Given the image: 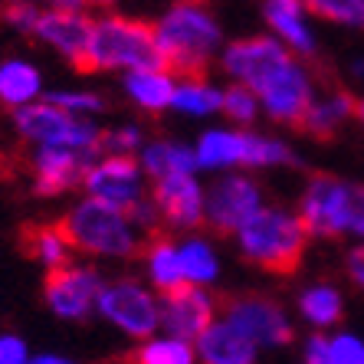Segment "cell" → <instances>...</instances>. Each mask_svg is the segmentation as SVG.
I'll list each match as a JSON object with an SVG mask.
<instances>
[{"instance_id":"cell-1","label":"cell","mask_w":364,"mask_h":364,"mask_svg":"<svg viewBox=\"0 0 364 364\" xmlns=\"http://www.w3.org/2000/svg\"><path fill=\"white\" fill-rule=\"evenodd\" d=\"M158 46L164 56V76L203 89L220 43V26L203 4H178L164 20H158Z\"/></svg>"},{"instance_id":"cell-2","label":"cell","mask_w":364,"mask_h":364,"mask_svg":"<svg viewBox=\"0 0 364 364\" xmlns=\"http://www.w3.org/2000/svg\"><path fill=\"white\" fill-rule=\"evenodd\" d=\"M53 230L63 240V246L76 250V253L132 256V259L144 256V240H135L132 223L115 207H109L105 200H95V197L63 213L60 220H53Z\"/></svg>"},{"instance_id":"cell-3","label":"cell","mask_w":364,"mask_h":364,"mask_svg":"<svg viewBox=\"0 0 364 364\" xmlns=\"http://www.w3.org/2000/svg\"><path fill=\"white\" fill-rule=\"evenodd\" d=\"M309 230L299 217L282 210H259L253 220L240 230L246 263L259 266L272 276H296L309 250Z\"/></svg>"},{"instance_id":"cell-4","label":"cell","mask_w":364,"mask_h":364,"mask_svg":"<svg viewBox=\"0 0 364 364\" xmlns=\"http://www.w3.org/2000/svg\"><path fill=\"white\" fill-rule=\"evenodd\" d=\"M92 69H132V73H161L164 56L158 46V26L148 20L105 17L92 30Z\"/></svg>"},{"instance_id":"cell-5","label":"cell","mask_w":364,"mask_h":364,"mask_svg":"<svg viewBox=\"0 0 364 364\" xmlns=\"http://www.w3.org/2000/svg\"><path fill=\"white\" fill-rule=\"evenodd\" d=\"M17 132L30 141H40L43 148H76V151H102L105 132L76 119L73 112L53 105V102H30L20 112H14Z\"/></svg>"},{"instance_id":"cell-6","label":"cell","mask_w":364,"mask_h":364,"mask_svg":"<svg viewBox=\"0 0 364 364\" xmlns=\"http://www.w3.org/2000/svg\"><path fill=\"white\" fill-rule=\"evenodd\" d=\"M92 30H95V20L85 17V7H79V4H53V7H43L33 36L53 43L79 76H92L95 73Z\"/></svg>"},{"instance_id":"cell-7","label":"cell","mask_w":364,"mask_h":364,"mask_svg":"<svg viewBox=\"0 0 364 364\" xmlns=\"http://www.w3.org/2000/svg\"><path fill=\"white\" fill-rule=\"evenodd\" d=\"M220 305L227 312V325L237 328L240 335L259 341V345H289L296 338L292 325L286 322L279 302H272L269 296H259V292H237V296H227L220 292Z\"/></svg>"},{"instance_id":"cell-8","label":"cell","mask_w":364,"mask_h":364,"mask_svg":"<svg viewBox=\"0 0 364 364\" xmlns=\"http://www.w3.org/2000/svg\"><path fill=\"white\" fill-rule=\"evenodd\" d=\"M348 191L351 184L338 181L335 174L312 171L309 187L299 203V220L309 230V237L338 240L348 230Z\"/></svg>"},{"instance_id":"cell-9","label":"cell","mask_w":364,"mask_h":364,"mask_svg":"<svg viewBox=\"0 0 364 364\" xmlns=\"http://www.w3.org/2000/svg\"><path fill=\"white\" fill-rule=\"evenodd\" d=\"M259 210H263L259 187L253 181L240 178V174L220 178L207 191V200H203V227L213 237H230V233H240Z\"/></svg>"},{"instance_id":"cell-10","label":"cell","mask_w":364,"mask_h":364,"mask_svg":"<svg viewBox=\"0 0 364 364\" xmlns=\"http://www.w3.org/2000/svg\"><path fill=\"white\" fill-rule=\"evenodd\" d=\"M223 66H227L230 76H237L240 82L250 89V92H259L279 79L289 66H296L289 50L282 43L269 40V36H246V40L230 43L227 56H223Z\"/></svg>"},{"instance_id":"cell-11","label":"cell","mask_w":364,"mask_h":364,"mask_svg":"<svg viewBox=\"0 0 364 364\" xmlns=\"http://www.w3.org/2000/svg\"><path fill=\"white\" fill-rule=\"evenodd\" d=\"M102 286L99 272L92 269H76V266H60V269H46L43 279V299L56 315L63 318H76L85 322L92 315V305H99Z\"/></svg>"},{"instance_id":"cell-12","label":"cell","mask_w":364,"mask_h":364,"mask_svg":"<svg viewBox=\"0 0 364 364\" xmlns=\"http://www.w3.org/2000/svg\"><path fill=\"white\" fill-rule=\"evenodd\" d=\"M85 187L95 200H105L109 207L132 223L135 210L141 207V184H138V158L135 154H112L102 164H95L85 178Z\"/></svg>"},{"instance_id":"cell-13","label":"cell","mask_w":364,"mask_h":364,"mask_svg":"<svg viewBox=\"0 0 364 364\" xmlns=\"http://www.w3.org/2000/svg\"><path fill=\"white\" fill-rule=\"evenodd\" d=\"M92 171V151L76 148H40L33 154V194L56 197L85 184Z\"/></svg>"},{"instance_id":"cell-14","label":"cell","mask_w":364,"mask_h":364,"mask_svg":"<svg viewBox=\"0 0 364 364\" xmlns=\"http://www.w3.org/2000/svg\"><path fill=\"white\" fill-rule=\"evenodd\" d=\"M99 309L109 315L115 325H122L128 335H135V338L151 335V331L158 328V322H161L154 299L132 279L105 286V292H102V299H99Z\"/></svg>"},{"instance_id":"cell-15","label":"cell","mask_w":364,"mask_h":364,"mask_svg":"<svg viewBox=\"0 0 364 364\" xmlns=\"http://www.w3.org/2000/svg\"><path fill=\"white\" fill-rule=\"evenodd\" d=\"M217 305H220V296L203 292L200 286H184L174 296H164L161 322L168 328V335H174V341L187 345L191 338H200L203 331L213 325Z\"/></svg>"},{"instance_id":"cell-16","label":"cell","mask_w":364,"mask_h":364,"mask_svg":"<svg viewBox=\"0 0 364 364\" xmlns=\"http://www.w3.org/2000/svg\"><path fill=\"white\" fill-rule=\"evenodd\" d=\"M263 102L272 119L289 128H296V132H302L305 119H309V112L315 105L309 79H305V73L299 66H289L279 79H272L263 89Z\"/></svg>"},{"instance_id":"cell-17","label":"cell","mask_w":364,"mask_h":364,"mask_svg":"<svg viewBox=\"0 0 364 364\" xmlns=\"http://www.w3.org/2000/svg\"><path fill=\"white\" fill-rule=\"evenodd\" d=\"M151 200L174 227H203V194L191 174L154 181Z\"/></svg>"},{"instance_id":"cell-18","label":"cell","mask_w":364,"mask_h":364,"mask_svg":"<svg viewBox=\"0 0 364 364\" xmlns=\"http://www.w3.org/2000/svg\"><path fill=\"white\" fill-rule=\"evenodd\" d=\"M358 102L361 99H355L345 85H331V92L312 105V112H309V119L302 125V135H312L315 141H325V144L335 141L345 119H351V115L358 119Z\"/></svg>"},{"instance_id":"cell-19","label":"cell","mask_w":364,"mask_h":364,"mask_svg":"<svg viewBox=\"0 0 364 364\" xmlns=\"http://www.w3.org/2000/svg\"><path fill=\"white\" fill-rule=\"evenodd\" d=\"M200 364H256V345L227 322H213L197 338Z\"/></svg>"},{"instance_id":"cell-20","label":"cell","mask_w":364,"mask_h":364,"mask_svg":"<svg viewBox=\"0 0 364 364\" xmlns=\"http://www.w3.org/2000/svg\"><path fill=\"white\" fill-rule=\"evenodd\" d=\"M17 246L26 259H36V263H46V269H60L66 263V246L56 237L53 223H23L17 233Z\"/></svg>"},{"instance_id":"cell-21","label":"cell","mask_w":364,"mask_h":364,"mask_svg":"<svg viewBox=\"0 0 364 364\" xmlns=\"http://www.w3.org/2000/svg\"><path fill=\"white\" fill-rule=\"evenodd\" d=\"M40 92V73L30 63L7 60L0 63V105L10 112H20L30 105V99Z\"/></svg>"},{"instance_id":"cell-22","label":"cell","mask_w":364,"mask_h":364,"mask_svg":"<svg viewBox=\"0 0 364 364\" xmlns=\"http://www.w3.org/2000/svg\"><path fill=\"white\" fill-rule=\"evenodd\" d=\"M128 92L135 95V102L148 112H161L164 105L174 102V85L161 73H132L128 76Z\"/></svg>"},{"instance_id":"cell-23","label":"cell","mask_w":364,"mask_h":364,"mask_svg":"<svg viewBox=\"0 0 364 364\" xmlns=\"http://www.w3.org/2000/svg\"><path fill=\"white\" fill-rule=\"evenodd\" d=\"M144 164L154 174V181L171 178V174H191L197 168V154H191L187 148H178V144H151L148 154H144Z\"/></svg>"},{"instance_id":"cell-24","label":"cell","mask_w":364,"mask_h":364,"mask_svg":"<svg viewBox=\"0 0 364 364\" xmlns=\"http://www.w3.org/2000/svg\"><path fill=\"white\" fill-rule=\"evenodd\" d=\"M299 4H263V14L282 36L289 46H296L299 53H312V36L305 33L302 20H299Z\"/></svg>"},{"instance_id":"cell-25","label":"cell","mask_w":364,"mask_h":364,"mask_svg":"<svg viewBox=\"0 0 364 364\" xmlns=\"http://www.w3.org/2000/svg\"><path fill=\"white\" fill-rule=\"evenodd\" d=\"M194 361V351L184 345V341H151L144 348H135L128 355L119 358V364H191Z\"/></svg>"},{"instance_id":"cell-26","label":"cell","mask_w":364,"mask_h":364,"mask_svg":"<svg viewBox=\"0 0 364 364\" xmlns=\"http://www.w3.org/2000/svg\"><path fill=\"white\" fill-rule=\"evenodd\" d=\"M302 312L315 325H335L341 318V296L328 286H318L302 296Z\"/></svg>"},{"instance_id":"cell-27","label":"cell","mask_w":364,"mask_h":364,"mask_svg":"<svg viewBox=\"0 0 364 364\" xmlns=\"http://www.w3.org/2000/svg\"><path fill=\"white\" fill-rule=\"evenodd\" d=\"M276 161H292L289 148L266 138H253V135H240V164L250 168H263V164H276Z\"/></svg>"},{"instance_id":"cell-28","label":"cell","mask_w":364,"mask_h":364,"mask_svg":"<svg viewBox=\"0 0 364 364\" xmlns=\"http://www.w3.org/2000/svg\"><path fill=\"white\" fill-rule=\"evenodd\" d=\"M200 164H233L240 161V135H223V132H210L200 141Z\"/></svg>"},{"instance_id":"cell-29","label":"cell","mask_w":364,"mask_h":364,"mask_svg":"<svg viewBox=\"0 0 364 364\" xmlns=\"http://www.w3.org/2000/svg\"><path fill=\"white\" fill-rule=\"evenodd\" d=\"M181 263H184V272H187V282L197 286V282H210L213 272H217V263H213L210 250L203 243H191L181 250Z\"/></svg>"},{"instance_id":"cell-30","label":"cell","mask_w":364,"mask_h":364,"mask_svg":"<svg viewBox=\"0 0 364 364\" xmlns=\"http://www.w3.org/2000/svg\"><path fill=\"white\" fill-rule=\"evenodd\" d=\"M305 10H309L312 17L331 20V23L364 26V4H325V0H312V4H305Z\"/></svg>"},{"instance_id":"cell-31","label":"cell","mask_w":364,"mask_h":364,"mask_svg":"<svg viewBox=\"0 0 364 364\" xmlns=\"http://www.w3.org/2000/svg\"><path fill=\"white\" fill-rule=\"evenodd\" d=\"M220 109L227 119L240 122V125H250L256 115V99L253 92L246 89V85H233V89H227L223 92V102H220Z\"/></svg>"},{"instance_id":"cell-32","label":"cell","mask_w":364,"mask_h":364,"mask_svg":"<svg viewBox=\"0 0 364 364\" xmlns=\"http://www.w3.org/2000/svg\"><path fill=\"white\" fill-rule=\"evenodd\" d=\"M174 102H178L181 109H187V112H197V115H203V112L220 109L223 95H220V92H210L207 85H203V89H194V85H184V89H181V92L174 95Z\"/></svg>"},{"instance_id":"cell-33","label":"cell","mask_w":364,"mask_h":364,"mask_svg":"<svg viewBox=\"0 0 364 364\" xmlns=\"http://www.w3.org/2000/svg\"><path fill=\"white\" fill-rule=\"evenodd\" d=\"M40 14H43V7H33V4H7V7H0V20H4V23L17 26V30H23V33H30V36L36 33Z\"/></svg>"},{"instance_id":"cell-34","label":"cell","mask_w":364,"mask_h":364,"mask_svg":"<svg viewBox=\"0 0 364 364\" xmlns=\"http://www.w3.org/2000/svg\"><path fill=\"white\" fill-rule=\"evenodd\" d=\"M331 355L338 364H364V345L355 341L351 335H341V338L331 341Z\"/></svg>"},{"instance_id":"cell-35","label":"cell","mask_w":364,"mask_h":364,"mask_svg":"<svg viewBox=\"0 0 364 364\" xmlns=\"http://www.w3.org/2000/svg\"><path fill=\"white\" fill-rule=\"evenodd\" d=\"M348 230L364 237V184H351L348 191Z\"/></svg>"},{"instance_id":"cell-36","label":"cell","mask_w":364,"mask_h":364,"mask_svg":"<svg viewBox=\"0 0 364 364\" xmlns=\"http://www.w3.org/2000/svg\"><path fill=\"white\" fill-rule=\"evenodd\" d=\"M0 364H30L26 361V345L14 335L0 338Z\"/></svg>"},{"instance_id":"cell-37","label":"cell","mask_w":364,"mask_h":364,"mask_svg":"<svg viewBox=\"0 0 364 364\" xmlns=\"http://www.w3.org/2000/svg\"><path fill=\"white\" fill-rule=\"evenodd\" d=\"M50 102L60 109H102L105 105L99 95H50Z\"/></svg>"},{"instance_id":"cell-38","label":"cell","mask_w":364,"mask_h":364,"mask_svg":"<svg viewBox=\"0 0 364 364\" xmlns=\"http://www.w3.org/2000/svg\"><path fill=\"white\" fill-rule=\"evenodd\" d=\"M309 364H338L335 355H331V341L322 338V335H315L309 341Z\"/></svg>"},{"instance_id":"cell-39","label":"cell","mask_w":364,"mask_h":364,"mask_svg":"<svg viewBox=\"0 0 364 364\" xmlns=\"http://www.w3.org/2000/svg\"><path fill=\"white\" fill-rule=\"evenodd\" d=\"M348 276L355 279V286L364 289V246H358V250L348 253Z\"/></svg>"},{"instance_id":"cell-40","label":"cell","mask_w":364,"mask_h":364,"mask_svg":"<svg viewBox=\"0 0 364 364\" xmlns=\"http://www.w3.org/2000/svg\"><path fill=\"white\" fill-rule=\"evenodd\" d=\"M30 364H69V361H63V358H36Z\"/></svg>"},{"instance_id":"cell-41","label":"cell","mask_w":364,"mask_h":364,"mask_svg":"<svg viewBox=\"0 0 364 364\" xmlns=\"http://www.w3.org/2000/svg\"><path fill=\"white\" fill-rule=\"evenodd\" d=\"M358 119H361V122H364V99H361V102H358Z\"/></svg>"}]
</instances>
